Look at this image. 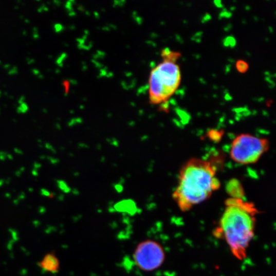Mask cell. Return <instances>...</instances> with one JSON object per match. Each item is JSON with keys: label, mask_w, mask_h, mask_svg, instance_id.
Listing matches in <instances>:
<instances>
[{"label": "cell", "mask_w": 276, "mask_h": 276, "mask_svg": "<svg viewBox=\"0 0 276 276\" xmlns=\"http://www.w3.org/2000/svg\"><path fill=\"white\" fill-rule=\"evenodd\" d=\"M235 67L236 70L241 73H246L249 69V64L248 62L244 61V60H238L236 62Z\"/></svg>", "instance_id": "30bf717a"}, {"label": "cell", "mask_w": 276, "mask_h": 276, "mask_svg": "<svg viewBox=\"0 0 276 276\" xmlns=\"http://www.w3.org/2000/svg\"><path fill=\"white\" fill-rule=\"evenodd\" d=\"M228 191H229L231 198L244 199V190L238 182L236 183L235 180L231 181L228 185Z\"/></svg>", "instance_id": "52a82bcc"}, {"label": "cell", "mask_w": 276, "mask_h": 276, "mask_svg": "<svg viewBox=\"0 0 276 276\" xmlns=\"http://www.w3.org/2000/svg\"><path fill=\"white\" fill-rule=\"evenodd\" d=\"M180 67L175 62L162 61L151 71L149 99L152 104H162L175 93L181 82Z\"/></svg>", "instance_id": "3957f363"}, {"label": "cell", "mask_w": 276, "mask_h": 276, "mask_svg": "<svg viewBox=\"0 0 276 276\" xmlns=\"http://www.w3.org/2000/svg\"><path fill=\"white\" fill-rule=\"evenodd\" d=\"M217 165L212 159L193 158L181 168L173 200L180 211L186 212L204 203L220 188Z\"/></svg>", "instance_id": "6da1fadb"}, {"label": "cell", "mask_w": 276, "mask_h": 276, "mask_svg": "<svg viewBox=\"0 0 276 276\" xmlns=\"http://www.w3.org/2000/svg\"><path fill=\"white\" fill-rule=\"evenodd\" d=\"M165 259V251L161 244L151 239L139 243L133 253L136 266L145 272L158 269L164 264Z\"/></svg>", "instance_id": "5b68a950"}, {"label": "cell", "mask_w": 276, "mask_h": 276, "mask_svg": "<svg viewBox=\"0 0 276 276\" xmlns=\"http://www.w3.org/2000/svg\"><path fill=\"white\" fill-rule=\"evenodd\" d=\"M260 213L254 204L243 198L230 197L225 201V210L215 236L224 239L231 253L241 261L247 257Z\"/></svg>", "instance_id": "7a4b0ae2"}, {"label": "cell", "mask_w": 276, "mask_h": 276, "mask_svg": "<svg viewBox=\"0 0 276 276\" xmlns=\"http://www.w3.org/2000/svg\"><path fill=\"white\" fill-rule=\"evenodd\" d=\"M161 56L163 61L175 62L177 61L181 57L180 52L173 51L168 48H165L162 51Z\"/></svg>", "instance_id": "ba28073f"}, {"label": "cell", "mask_w": 276, "mask_h": 276, "mask_svg": "<svg viewBox=\"0 0 276 276\" xmlns=\"http://www.w3.org/2000/svg\"><path fill=\"white\" fill-rule=\"evenodd\" d=\"M224 135V131L222 130H211L207 133L208 138L214 142H219Z\"/></svg>", "instance_id": "9c48e42d"}, {"label": "cell", "mask_w": 276, "mask_h": 276, "mask_svg": "<svg viewBox=\"0 0 276 276\" xmlns=\"http://www.w3.org/2000/svg\"><path fill=\"white\" fill-rule=\"evenodd\" d=\"M38 265L44 271L52 274L59 272L60 267V260L54 252L47 253Z\"/></svg>", "instance_id": "8992f818"}, {"label": "cell", "mask_w": 276, "mask_h": 276, "mask_svg": "<svg viewBox=\"0 0 276 276\" xmlns=\"http://www.w3.org/2000/svg\"><path fill=\"white\" fill-rule=\"evenodd\" d=\"M270 143L267 139L256 137L249 134H241L231 144L230 156L236 164H256L269 151Z\"/></svg>", "instance_id": "277c9868"}]
</instances>
